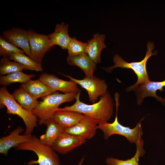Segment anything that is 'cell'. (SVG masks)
Listing matches in <instances>:
<instances>
[{
  "label": "cell",
  "instance_id": "cell-25",
  "mask_svg": "<svg viewBox=\"0 0 165 165\" xmlns=\"http://www.w3.org/2000/svg\"><path fill=\"white\" fill-rule=\"evenodd\" d=\"M26 67L15 61H10L6 57L2 58L0 61V74L3 75L16 72L26 70Z\"/></svg>",
  "mask_w": 165,
  "mask_h": 165
},
{
  "label": "cell",
  "instance_id": "cell-14",
  "mask_svg": "<svg viewBox=\"0 0 165 165\" xmlns=\"http://www.w3.org/2000/svg\"><path fill=\"white\" fill-rule=\"evenodd\" d=\"M3 37L8 42L21 49L26 54L30 57V48L28 31L14 28L4 31Z\"/></svg>",
  "mask_w": 165,
  "mask_h": 165
},
{
  "label": "cell",
  "instance_id": "cell-28",
  "mask_svg": "<svg viewBox=\"0 0 165 165\" xmlns=\"http://www.w3.org/2000/svg\"><path fill=\"white\" fill-rule=\"evenodd\" d=\"M84 160V157H83L80 160L77 165H82Z\"/></svg>",
  "mask_w": 165,
  "mask_h": 165
},
{
  "label": "cell",
  "instance_id": "cell-4",
  "mask_svg": "<svg viewBox=\"0 0 165 165\" xmlns=\"http://www.w3.org/2000/svg\"><path fill=\"white\" fill-rule=\"evenodd\" d=\"M16 150H28L34 152L37 155V160H31L27 164L39 165H61L58 155L51 147L42 143L39 138L32 135L28 141L22 143L15 148Z\"/></svg>",
  "mask_w": 165,
  "mask_h": 165
},
{
  "label": "cell",
  "instance_id": "cell-11",
  "mask_svg": "<svg viewBox=\"0 0 165 165\" xmlns=\"http://www.w3.org/2000/svg\"><path fill=\"white\" fill-rule=\"evenodd\" d=\"M24 131L23 127L18 126L11 131L9 134L0 138V153L7 156L8 151L11 148L29 141L31 138V134L20 135Z\"/></svg>",
  "mask_w": 165,
  "mask_h": 165
},
{
  "label": "cell",
  "instance_id": "cell-1",
  "mask_svg": "<svg viewBox=\"0 0 165 165\" xmlns=\"http://www.w3.org/2000/svg\"><path fill=\"white\" fill-rule=\"evenodd\" d=\"M80 92L78 94L75 103L70 106L59 108L57 110L70 111L78 112L91 118L98 124L108 123L112 116L114 104L110 94L107 92L101 97L97 102L87 104L80 100Z\"/></svg>",
  "mask_w": 165,
  "mask_h": 165
},
{
  "label": "cell",
  "instance_id": "cell-27",
  "mask_svg": "<svg viewBox=\"0 0 165 165\" xmlns=\"http://www.w3.org/2000/svg\"><path fill=\"white\" fill-rule=\"evenodd\" d=\"M16 53H24V52L21 49L7 42L2 37L0 36V55L3 57H7L10 54Z\"/></svg>",
  "mask_w": 165,
  "mask_h": 165
},
{
  "label": "cell",
  "instance_id": "cell-16",
  "mask_svg": "<svg viewBox=\"0 0 165 165\" xmlns=\"http://www.w3.org/2000/svg\"><path fill=\"white\" fill-rule=\"evenodd\" d=\"M105 37L104 35L97 33L94 34L93 38L86 42L85 53L96 64L101 63V52L106 48Z\"/></svg>",
  "mask_w": 165,
  "mask_h": 165
},
{
  "label": "cell",
  "instance_id": "cell-10",
  "mask_svg": "<svg viewBox=\"0 0 165 165\" xmlns=\"http://www.w3.org/2000/svg\"><path fill=\"white\" fill-rule=\"evenodd\" d=\"M98 123L94 120L85 116L77 124L64 130V132L86 140L95 135Z\"/></svg>",
  "mask_w": 165,
  "mask_h": 165
},
{
  "label": "cell",
  "instance_id": "cell-6",
  "mask_svg": "<svg viewBox=\"0 0 165 165\" xmlns=\"http://www.w3.org/2000/svg\"><path fill=\"white\" fill-rule=\"evenodd\" d=\"M119 106V105H116V112L114 121L111 123L108 122L98 124V129L102 131L105 140L113 135L118 134L125 137L130 143L136 144L142 139L143 132L141 122L143 118L133 129L123 126L118 121L117 111Z\"/></svg>",
  "mask_w": 165,
  "mask_h": 165
},
{
  "label": "cell",
  "instance_id": "cell-13",
  "mask_svg": "<svg viewBox=\"0 0 165 165\" xmlns=\"http://www.w3.org/2000/svg\"><path fill=\"white\" fill-rule=\"evenodd\" d=\"M165 86V80L161 82H152L150 80L139 85L134 90L137 97V104L140 105L144 99L148 97H155L163 105H165V98L158 96L156 92L159 90L162 92Z\"/></svg>",
  "mask_w": 165,
  "mask_h": 165
},
{
  "label": "cell",
  "instance_id": "cell-24",
  "mask_svg": "<svg viewBox=\"0 0 165 165\" xmlns=\"http://www.w3.org/2000/svg\"><path fill=\"white\" fill-rule=\"evenodd\" d=\"M24 53H16L9 54L7 57L18 62L27 67L28 69L36 71H42L41 65Z\"/></svg>",
  "mask_w": 165,
  "mask_h": 165
},
{
  "label": "cell",
  "instance_id": "cell-8",
  "mask_svg": "<svg viewBox=\"0 0 165 165\" xmlns=\"http://www.w3.org/2000/svg\"><path fill=\"white\" fill-rule=\"evenodd\" d=\"M28 31L30 48V57L42 65L45 55L51 48L48 35L38 33L31 30Z\"/></svg>",
  "mask_w": 165,
  "mask_h": 165
},
{
  "label": "cell",
  "instance_id": "cell-3",
  "mask_svg": "<svg viewBox=\"0 0 165 165\" xmlns=\"http://www.w3.org/2000/svg\"><path fill=\"white\" fill-rule=\"evenodd\" d=\"M0 105L2 108L6 106L7 113L16 115L23 120L26 130L24 134H31L34 128L38 126V118L32 111L22 107L15 100L12 94L8 91L5 86L0 89Z\"/></svg>",
  "mask_w": 165,
  "mask_h": 165
},
{
  "label": "cell",
  "instance_id": "cell-22",
  "mask_svg": "<svg viewBox=\"0 0 165 165\" xmlns=\"http://www.w3.org/2000/svg\"><path fill=\"white\" fill-rule=\"evenodd\" d=\"M12 95L17 102L24 108L32 111L38 105L39 101L21 88L15 90Z\"/></svg>",
  "mask_w": 165,
  "mask_h": 165
},
{
  "label": "cell",
  "instance_id": "cell-7",
  "mask_svg": "<svg viewBox=\"0 0 165 165\" xmlns=\"http://www.w3.org/2000/svg\"><path fill=\"white\" fill-rule=\"evenodd\" d=\"M60 74L75 82L87 91L89 101L94 103L99 97L105 95L107 92L108 86L104 80L94 76L92 77H85L82 79H78L72 76L60 73Z\"/></svg>",
  "mask_w": 165,
  "mask_h": 165
},
{
  "label": "cell",
  "instance_id": "cell-12",
  "mask_svg": "<svg viewBox=\"0 0 165 165\" xmlns=\"http://www.w3.org/2000/svg\"><path fill=\"white\" fill-rule=\"evenodd\" d=\"M86 140L63 132L52 145V148L61 154H66L79 147Z\"/></svg>",
  "mask_w": 165,
  "mask_h": 165
},
{
  "label": "cell",
  "instance_id": "cell-23",
  "mask_svg": "<svg viewBox=\"0 0 165 165\" xmlns=\"http://www.w3.org/2000/svg\"><path fill=\"white\" fill-rule=\"evenodd\" d=\"M35 76L34 74H25L21 71L16 72L7 75H1L0 84L5 86L15 82L23 84L31 80Z\"/></svg>",
  "mask_w": 165,
  "mask_h": 165
},
{
  "label": "cell",
  "instance_id": "cell-2",
  "mask_svg": "<svg viewBox=\"0 0 165 165\" xmlns=\"http://www.w3.org/2000/svg\"><path fill=\"white\" fill-rule=\"evenodd\" d=\"M154 47V43L148 41L147 45V49L145 57L140 62L129 63L125 61L118 54H116L113 58V61L115 64L114 65L110 67L105 68L103 69L108 72H111L113 69L116 68H129L132 70L137 75L138 80L134 84L127 87L126 90L127 92L134 91L139 85L149 80L146 70V65L149 58L152 56L157 54V51L152 52V50Z\"/></svg>",
  "mask_w": 165,
  "mask_h": 165
},
{
  "label": "cell",
  "instance_id": "cell-5",
  "mask_svg": "<svg viewBox=\"0 0 165 165\" xmlns=\"http://www.w3.org/2000/svg\"><path fill=\"white\" fill-rule=\"evenodd\" d=\"M78 93H54L43 97L38 105L32 111L38 119L40 125L45 124L51 118L53 113L57 110L59 106L65 102H71L75 99Z\"/></svg>",
  "mask_w": 165,
  "mask_h": 165
},
{
  "label": "cell",
  "instance_id": "cell-19",
  "mask_svg": "<svg viewBox=\"0 0 165 165\" xmlns=\"http://www.w3.org/2000/svg\"><path fill=\"white\" fill-rule=\"evenodd\" d=\"M51 47L54 45L67 49L71 38L68 33V25L64 22L57 24L53 33L48 35Z\"/></svg>",
  "mask_w": 165,
  "mask_h": 165
},
{
  "label": "cell",
  "instance_id": "cell-21",
  "mask_svg": "<svg viewBox=\"0 0 165 165\" xmlns=\"http://www.w3.org/2000/svg\"><path fill=\"white\" fill-rule=\"evenodd\" d=\"M135 144L136 152L131 158L122 160L112 157H108L105 160L106 163L108 165H139V158L143 156L145 153L143 148L144 141L141 139Z\"/></svg>",
  "mask_w": 165,
  "mask_h": 165
},
{
  "label": "cell",
  "instance_id": "cell-20",
  "mask_svg": "<svg viewBox=\"0 0 165 165\" xmlns=\"http://www.w3.org/2000/svg\"><path fill=\"white\" fill-rule=\"evenodd\" d=\"M44 124L47 127L46 131L39 139L43 144L51 147L64 130L50 118L47 120Z\"/></svg>",
  "mask_w": 165,
  "mask_h": 165
},
{
  "label": "cell",
  "instance_id": "cell-9",
  "mask_svg": "<svg viewBox=\"0 0 165 165\" xmlns=\"http://www.w3.org/2000/svg\"><path fill=\"white\" fill-rule=\"evenodd\" d=\"M44 84L56 92L59 91L64 93L80 92L77 84L75 82L65 81L56 76L46 73H42L39 78Z\"/></svg>",
  "mask_w": 165,
  "mask_h": 165
},
{
  "label": "cell",
  "instance_id": "cell-17",
  "mask_svg": "<svg viewBox=\"0 0 165 165\" xmlns=\"http://www.w3.org/2000/svg\"><path fill=\"white\" fill-rule=\"evenodd\" d=\"M34 98L37 99L54 93L55 91L43 83L39 79L30 80L20 86Z\"/></svg>",
  "mask_w": 165,
  "mask_h": 165
},
{
  "label": "cell",
  "instance_id": "cell-15",
  "mask_svg": "<svg viewBox=\"0 0 165 165\" xmlns=\"http://www.w3.org/2000/svg\"><path fill=\"white\" fill-rule=\"evenodd\" d=\"M84 116L83 114L76 112L57 110L50 119L64 130L76 125Z\"/></svg>",
  "mask_w": 165,
  "mask_h": 165
},
{
  "label": "cell",
  "instance_id": "cell-18",
  "mask_svg": "<svg viewBox=\"0 0 165 165\" xmlns=\"http://www.w3.org/2000/svg\"><path fill=\"white\" fill-rule=\"evenodd\" d=\"M67 61L69 64L80 68L84 72L86 77L90 78L94 76L96 64L86 53L76 56H68Z\"/></svg>",
  "mask_w": 165,
  "mask_h": 165
},
{
  "label": "cell",
  "instance_id": "cell-26",
  "mask_svg": "<svg viewBox=\"0 0 165 165\" xmlns=\"http://www.w3.org/2000/svg\"><path fill=\"white\" fill-rule=\"evenodd\" d=\"M86 43H84L77 39L75 37L71 38L67 50L68 57L76 56L85 53Z\"/></svg>",
  "mask_w": 165,
  "mask_h": 165
},
{
  "label": "cell",
  "instance_id": "cell-29",
  "mask_svg": "<svg viewBox=\"0 0 165 165\" xmlns=\"http://www.w3.org/2000/svg\"><path fill=\"white\" fill-rule=\"evenodd\" d=\"M27 165H28V164Z\"/></svg>",
  "mask_w": 165,
  "mask_h": 165
}]
</instances>
